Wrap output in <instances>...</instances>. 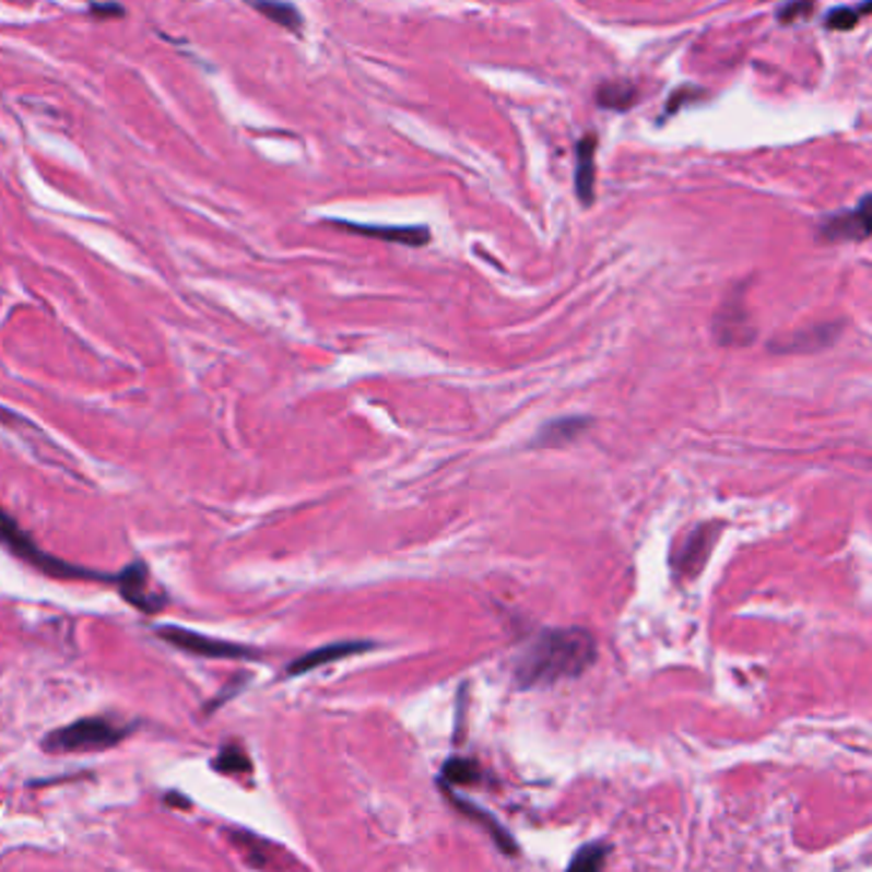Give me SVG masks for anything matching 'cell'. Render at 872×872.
Here are the masks:
<instances>
[{
    "mask_svg": "<svg viewBox=\"0 0 872 872\" xmlns=\"http://www.w3.org/2000/svg\"><path fill=\"white\" fill-rule=\"evenodd\" d=\"M597 661V643L585 627H549L541 631L516 658V684L520 688L554 686L577 679Z\"/></svg>",
    "mask_w": 872,
    "mask_h": 872,
    "instance_id": "cell-1",
    "label": "cell"
},
{
    "mask_svg": "<svg viewBox=\"0 0 872 872\" xmlns=\"http://www.w3.org/2000/svg\"><path fill=\"white\" fill-rule=\"evenodd\" d=\"M0 546H3L8 554H13L21 562H26L38 569L46 577L54 579H82V581H107V585H115V574L95 571V569H84V566L69 564L64 558L46 554L42 546H36V541L23 531V528L15 523V520L8 516V512L0 508Z\"/></svg>",
    "mask_w": 872,
    "mask_h": 872,
    "instance_id": "cell-2",
    "label": "cell"
},
{
    "mask_svg": "<svg viewBox=\"0 0 872 872\" xmlns=\"http://www.w3.org/2000/svg\"><path fill=\"white\" fill-rule=\"evenodd\" d=\"M120 727H115L103 717L76 719V722L59 727L44 740L49 753H90V750L113 747L122 738Z\"/></svg>",
    "mask_w": 872,
    "mask_h": 872,
    "instance_id": "cell-3",
    "label": "cell"
},
{
    "mask_svg": "<svg viewBox=\"0 0 872 872\" xmlns=\"http://www.w3.org/2000/svg\"><path fill=\"white\" fill-rule=\"evenodd\" d=\"M158 638L166 640L168 646L187 650V653L202 656V658H256L258 650L237 646V643H227L220 638H210V635L187 631L179 625H164L158 627Z\"/></svg>",
    "mask_w": 872,
    "mask_h": 872,
    "instance_id": "cell-4",
    "label": "cell"
},
{
    "mask_svg": "<svg viewBox=\"0 0 872 872\" xmlns=\"http://www.w3.org/2000/svg\"><path fill=\"white\" fill-rule=\"evenodd\" d=\"M115 587H118L122 600H126L128 604H133L135 610L145 612V615H153V612L164 610L166 597H164V592H156V589L151 587L149 566H145L143 562L128 564L126 569H120L118 574H115Z\"/></svg>",
    "mask_w": 872,
    "mask_h": 872,
    "instance_id": "cell-5",
    "label": "cell"
},
{
    "mask_svg": "<svg viewBox=\"0 0 872 872\" xmlns=\"http://www.w3.org/2000/svg\"><path fill=\"white\" fill-rule=\"evenodd\" d=\"M715 535H717V526L704 523V526H696L694 531L679 543V549L673 551V556H671L673 574H676L679 579H694L696 574L702 571V566H704V562H707L711 546H715Z\"/></svg>",
    "mask_w": 872,
    "mask_h": 872,
    "instance_id": "cell-6",
    "label": "cell"
},
{
    "mask_svg": "<svg viewBox=\"0 0 872 872\" xmlns=\"http://www.w3.org/2000/svg\"><path fill=\"white\" fill-rule=\"evenodd\" d=\"M826 240H868L872 235V195L862 199L855 210L832 214L822 225Z\"/></svg>",
    "mask_w": 872,
    "mask_h": 872,
    "instance_id": "cell-7",
    "label": "cell"
},
{
    "mask_svg": "<svg viewBox=\"0 0 872 872\" xmlns=\"http://www.w3.org/2000/svg\"><path fill=\"white\" fill-rule=\"evenodd\" d=\"M334 227L347 229L352 235H365L375 237V240H386V243H398V245H409V248H421L432 240V233L428 227H416V225H363V222H347V220H329Z\"/></svg>",
    "mask_w": 872,
    "mask_h": 872,
    "instance_id": "cell-8",
    "label": "cell"
},
{
    "mask_svg": "<svg viewBox=\"0 0 872 872\" xmlns=\"http://www.w3.org/2000/svg\"><path fill=\"white\" fill-rule=\"evenodd\" d=\"M365 650H373V643L367 640H340V643H329V646L314 648L309 653L298 656L294 663H288L286 673L288 676H302V673H309L314 669H321V665L342 661L347 656L365 653Z\"/></svg>",
    "mask_w": 872,
    "mask_h": 872,
    "instance_id": "cell-9",
    "label": "cell"
},
{
    "mask_svg": "<svg viewBox=\"0 0 872 872\" xmlns=\"http://www.w3.org/2000/svg\"><path fill=\"white\" fill-rule=\"evenodd\" d=\"M444 788V793H447V799L455 803V809L457 811H462V814L470 818V822H474V824H480L482 829H485L490 837H493V841L497 847L503 849L505 855L508 857H516L518 855V845L516 841H512V837L508 834V829H505V826L497 822L495 816H490L485 809H480L478 803H472V801H467V799H462V796H457L455 793V788H447V786H441Z\"/></svg>",
    "mask_w": 872,
    "mask_h": 872,
    "instance_id": "cell-10",
    "label": "cell"
},
{
    "mask_svg": "<svg viewBox=\"0 0 872 872\" xmlns=\"http://www.w3.org/2000/svg\"><path fill=\"white\" fill-rule=\"evenodd\" d=\"M715 332H717V340L722 344H745V342H750V337H755L753 327H750V319H747V309L742 306L738 294L727 298V304L719 309L717 321H715Z\"/></svg>",
    "mask_w": 872,
    "mask_h": 872,
    "instance_id": "cell-11",
    "label": "cell"
},
{
    "mask_svg": "<svg viewBox=\"0 0 872 872\" xmlns=\"http://www.w3.org/2000/svg\"><path fill=\"white\" fill-rule=\"evenodd\" d=\"M589 426H592V419H587V416L554 419V421H549V424L543 426L539 434H535L533 447H541V449L566 447V444L577 441Z\"/></svg>",
    "mask_w": 872,
    "mask_h": 872,
    "instance_id": "cell-12",
    "label": "cell"
},
{
    "mask_svg": "<svg viewBox=\"0 0 872 872\" xmlns=\"http://www.w3.org/2000/svg\"><path fill=\"white\" fill-rule=\"evenodd\" d=\"M594 153H597V135L587 133L577 143V172H574V189H577L579 202L585 207L594 202V181H597Z\"/></svg>",
    "mask_w": 872,
    "mask_h": 872,
    "instance_id": "cell-13",
    "label": "cell"
},
{
    "mask_svg": "<svg viewBox=\"0 0 872 872\" xmlns=\"http://www.w3.org/2000/svg\"><path fill=\"white\" fill-rule=\"evenodd\" d=\"M638 97V87L627 80H612L600 84L597 90V105L608 107V110H627Z\"/></svg>",
    "mask_w": 872,
    "mask_h": 872,
    "instance_id": "cell-14",
    "label": "cell"
},
{
    "mask_svg": "<svg viewBox=\"0 0 872 872\" xmlns=\"http://www.w3.org/2000/svg\"><path fill=\"white\" fill-rule=\"evenodd\" d=\"M480 765L467 757H449L441 768V786H472L480 780Z\"/></svg>",
    "mask_w": 872,
    "mask_h": 872,
    "instance_id": "cell-15",
    "label": "cell"
},
{
    "mask_svg": "<svg viewBox=\"0 0 872 872\" xmlns=\"http://www.w3.org/2000/svg\"><path fill=\"white\" fill-rule=\"evenodd\" d=\"M608 845L602 841H592V845H585L577 849V855L571 857L569 868L566 872H602L604 862H608Z\"/></svg>",
    "mask_w": 872,
    "mask_h": 872,
    "instance_id": "cell-16",
    "label": "cell"
},
{
    "mask_svg": "<svg viewBox=\"0 0 872 872\" xmlns=\"http://www.w3.org/2000/svg\"><path fill=\"white\" fill-rule=\"evenodd\" d=\"M250 5H256L266 19H271L273 23H279L283 28H298L302 26V13L296 11L291 3H283V0H248Z\"/></svg>",
    "mask_w": 872,
    "mask_h": 872,
    "instance_id": "cell-17",
    "label": "cell"
},
{
    "mask_svg": "<svg viewBox=\"0 0 872 872\" xmlns=\"http://www.w3.org/2000/svg\"><path fill=\"white\" fill-rule=\"evenodd\" d=\"M214 768L222 773H248L250 761L248 755L243 753L240 745H225L220 750L217 761H214Z\"/></svg>",
    "mask_w": 872,
    "mask_h": 872,
    "instance_id": "cell-18",
    "label": "cell"
},
{
    "mask_svg": "<svg viewBox=\"0 0 872 872\" xmlns=\"http://www.w3.org/2000/svg\"><path fill=\"white\" fill-rule=\"evenodd\" d=\"M870 11H872V0H870V3H862L860 8H837V11L826 13V26L847 31V28L857 26L862 15L870 13Z\"/></svg>",
    "mask_w": 872,
    "mask_h": 872,
    "instance_id": "cell-19",
    "label": "cell"
},
{
    "mask_svg": "<svg viewBox=\"0 0 872 872\" xmlns=\"http://www.w3.org/2000/svg\"><path fill=\"white\" fill-rule=\"evenodd\" d=\"M811 11V0H799V3H788L786 8H780V21H799L803 13Z\"/></svg>",
    "mask_w": 872,
    "mask_h": 872,
    "instance_id": "cell-20",
    "label": "cell"
}]
</instances>
